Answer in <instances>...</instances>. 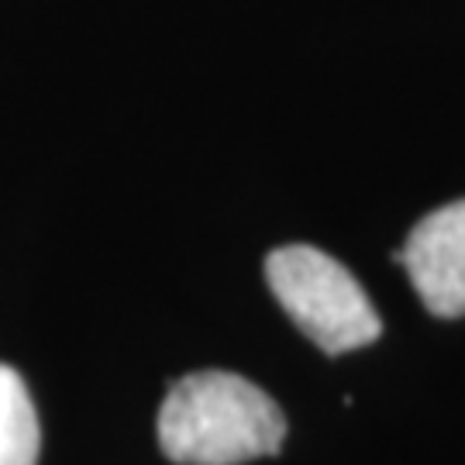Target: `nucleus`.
<instances>
[{
  "mask_svg": "<svg viewBox=\"0 0 465 465\" xmlns=\"http://www.w3.org/2000/svg\"><path fill=\"white\" fill-rule=\"evenodd\" d=\"M38 414L25 380L11 366H0V465L38 462Z\"/></svg>",
  "mask_w": 465,
  "mask_h": 465,
  "instance_id": "obj_4",
  "label": "nucleus"
},
{
  "mask_svg": "<svg viewBox=\"0 0 465 465\" xmlns=\"http://www.w3.org/2000/svg\"><path fill=\"white\" fill-rule=\"evenodd\" d=\"M417 297L438 317L465 314V200L445 203L417 224L407 245L393 252Z\"/></svg>",
  "mask_w": 465,
  "mask_h": 465,
  "instance_id": "obj_3",
  "label": "nucleus"
},
{
  "mask_svg": "<svg viewBox=\"0 0 465 465\" xmlns=\"http://www.w3.org/2000/svg\"><path fill=\"white\" fill-rule=\"evenodd\" d=\"M266 282L293 324L328 355L366 349L382 334L380 314L359 280L314 245L269 252Z\"/></svg>",
  "mask_w": 465,
  "mask_h": 465,
  "instance_id": "obj_2",
  "label": "nucleus"
},
{
  "mask_svg": "<svg viewBox=\"0 0 465 465\" xmlns=\"http://www.w3.org/2000/svg\"><path fill=\"white\" fill-rule=\"evenodd\" d=\"M276 400L234 372H193L159 407V449L176 465H245L282 449Z\"/></svg>",
  "mask_w": 465,
  "mask_h": 465,
  "instance_id": "obj_1",
  "label": "nucleus"
}]
</instances>
